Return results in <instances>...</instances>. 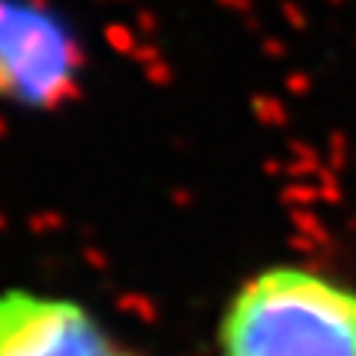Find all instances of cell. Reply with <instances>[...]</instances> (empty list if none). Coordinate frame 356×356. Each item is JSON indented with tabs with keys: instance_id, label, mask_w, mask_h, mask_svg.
I'll return each mask as SVG.
<instances>
[{
	"instance_id": "cell-1",
	"label": "cell",
	"mask_w": 356,
	"mask_h": 356,
	"mask_svg": "<svg viewBox=\"0 0 356 356\" xmlns=\"http://www.w3.org/2000/svg\"><path fill=\"white\" fill-rule=\"evenodd\" d=\"M221 356H356V291L293 264L267 267L231 297Z\"/></svg>"
},
{
	"instance_id": "cell-2",
	"label": "cell",
	"mask_w": 356,
	"mask_h": 356,
	"mask_svg": "<svg viewBox=\"0 0 356 356\" xmlns=\"http://www.w3.org/2000/svg\"><path fill=\"white\" fill-rule=\"evenodd\" d=\"M0 356H115L83 304L26 287L0 291Z\"/></svg>"
},
{
	"instance_id": "cell-3",
	"label": "cell",
	"mask_w": 356,
	"mask_h": 356,
	"mask_svg": "<svg viewBox=\"0 0 356 356\" xmlns=\"http://www.w3.org/2000/svg\"><path fill=\"white\" fill-rule=\"evenodd\" d=\"M115 356H129V353H115Z\"/></svg>"
}]
</instances>
